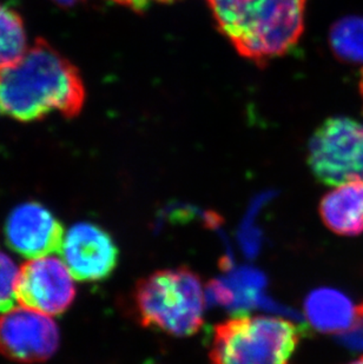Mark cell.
<instances>
[{
	"label": "cell",
	"instance_id": "1",
	"mask_svg": "<svg viewBox=\"0 0 363 364\" xmlns=\"http://www.w3.org/2000/svg\"><path fill=\"white\" fill-rule=\"evenodd\" d=\"M85 98L78 69L44 39L0 69V114L14 121L32 123L55 114L77 117Z\"/></svg>",
	"mask_w": 363,
	"mask_h": 364
},
{
	"label": "cell",
	"instance_id": "2",
	"mask_svg": "<svg viewBox=\"0 0 363 364\" xmlns=\"http://www.w3.org/2000/svg\"><path fill=\"white\" fill-rule=\"evenodd\" d=\"M307 0H210L217 26L240 55L263 63L290 51L305 28Z\"/></svg>",
	"mask_w": 363,
	"mask_h": 364
},
{
	"label": "cell",
	"instance_id": "3",
	"mask_svg": "<svg viewBox=\"0 0 363 364\" xmlns=\"http://www.w3.org/2000/svg\"><path fill=\"white\" fill-rule=\"evenodd\" d=\"M138 322L170 336L199 333L204 321L202 281L186 267L158 270L140 279L134 291Z\"/></svg>",
	"mask_w": 363,
	"mask_h": 364
},
{
	"label": "cell",
	"instance_id": "4",
	"mask_svg": "<svg viewBox=\"0 0 363 364\" xmlns=\"http://www.w3.org/2000/svg\"><path fill=\"white\" fill-rule=\"evenodd\" d=\"M303 337L291 321L238 315L217 324L210 344L211 364H289Z\"/></svg>",
	"mask_w": 363,
	"mask_h": 364
},
{
	"label": "cell",
	"instance_id": "5",
	"mask_svg": "<svg viewBox=\"0 0 363 364\" xmlns=\"http://www.w3.org/2000/svg\"><path fill=\"white\" fill-rule=\"evenodd\" d=\"M308 164L326 186L363 181V123L349 117L327 119L310 138Z\"/></svg>",
	"mask_w": 363,
	"mask_h": 364
},
{
	"label": "cell",
	"instance_id": "6",
	"mask_svg": "<svg viewBox=\"0 0 363 364\" xmlns=\"http://www.w3.org/2000/svg\"><path fill=\"white\" fill-rule=\"evenodd\" d=\"M73 276L63 259L53 256L32 258L18 272L14 295L21 306L48 316L68 310L75 297Z\"/></svg>",
	"mask_w": 363,
	"mask_h": 364
},
{
	"label": "cell",
	"instance_id": "7",
	"mask_svg": "<svg viewBox=\"0 0 363 364\" xmlns=\"http://www.w3.org/2000/svg\"><path fill=\"white\" fill-rule=\"evenodd\" d=\"M58 347V326L48 315L21 306L0 315V353L11 361L41 363Z\"/></svg>",
	"mask_w": 363,
	"mask_h": 364
},
{
	"label": "cell",
	"instance_id": "8",
	"mask_svg": "<svg viewBox=\"0 0 363 364\" xmlns=\"http://www.w3.org/2000/svg\"><path fill=\"white\" fill-rule=\"evenodd\" d=\"M62 259L80 282L107 279L116 269L120 251L111 235L93 223H77L65 234Z\"/></svg>",
	"mask_w": 363,
	"mask_h": 364
},
{
	"label": "cell",
	"instance_id": "9",
	"mask_svg": "<svg viewBox=\"0 0 363 364\" xmlns=\"http://www.w3.org/2000/svg\"><path fill=\"white\" fill-rule=\"evenodd\" d=\"M4 231L7 245L30 259L58 252L65 237L58 218L46 206L36 202L14 208Z\"/></svg>",
	"mask_w": 363,
	"mask_h": 364
},
{
	"label": "cell",
	"instance_id": "10",
	"mask_svg": "<svg viewBox=\"0 0 363 364\" xmlns=\"http://www.w3.org/2000/svg\"><path fill=\"white\" fill-rule=\"evenodd\" d=\"M320 216L329 230L340 236L363 232V181L336 186L325 195L319 206Z\"/></svg>",
	"mask_w": 363,
	"mask_h": 364
},
{
	"label": "cell",
	"instance_id": "11",
	"mask_svg": "<svg viewBox=\"0 0 363 364\" xmlns=\"http://www.w3.org/2000/svg\"><path fill=\"white\" fill-rule=\"evenodd\" d=\"M305 316L322 333H344L357 318V306L348 296L332 288L316 289L305 299Z\"/></svg>",
	"mask_w": 363,
	"mask_h": 364
},
{
	"label": "cell",
	"instance_id": "12",
	"mask_svg": "<svg viewBox=\"0 0 363 364\" xmlns=\"http://www.w3.org/2000/svg\"><path fill=\"white\" fill-rule=\"evenodd\" d=\"M28 48V33L21 14L0 4V69L18 62Z\"/></svg>",
	"mask_w": 363,
	"mask_h": 364
},
{
	"label": "cell",
	"instance_id": "13",
	"mask_svg": "<svg viewBox=\"0 0 363 364\" xmlns=\"http://www.w3.org/2000/svg\"><path fill=\"white\" fill-rule=\"evenodd\" d=\"M329 41L337 58L363 66V17H346L336 21Z\"/></svg>",
	"mask_w": 363,
	"mask_h": 364
},
{
	"label": "cell",
	"instance_id": "14",
	"mask_svg": "<svg viewBox=\"0 0 363 364\" xmlns=\"http://www.w3.org/2000/svg\"><path fill=\"white\" fill-rule=\"evenodd\" d=\"M17 267L12 258L0 249V313L14 308L16 295L14 285L18 275Z\"/></svg>",
	"mask_w": 363,
	"mask_h": 364
},
{
	"label": "cell",
	"instance_id": "15",
	"mask_svg": "<svg viewBox=\"0 0 363 364\" xmlns=\"http://www.w3.org/2000/svg\"><path fill=\"white\" fill-rule=\"evenodd\" d=\"M113 3L120 4L122 6L129 7L131 10L136 12L147 10L154 4H168L172 3L174 0H111Z\"/></svg>",
	"mask_w": 363,
	"mask_h": 364
},
{
	"label": "cell",
	"instance_id": "16",
	"mask_svg": "<svg viewBox=\"0 0 363 364\" xmlns=\"http://www.w3.org/2000/svg\"><path fill=\"white\" fill-rule=\"evenodd\" d=\"M52 1H55L59 6L73 7L75 6L77 4L82 3L84 0H52Z\"/></svg>",
	"mask_w": 363,
	"mask_h": 364
},
{
	"label": "cell",
	"instance_id": "17",
	"mask_svg": "<svg viewBox=\"0 0 363 364\" xmlns=\"http://www.w3.org/2000/svg\"><path fill=\"white\" fill-rule=\"evenodd\" d=\"M348 364H363V356L362 358H357V360H355V361L350 362V363Z\"/></svg>",
	"mask_w": 363,
	"mask_h": 364
},
{
	"label": "cell",
	"instance_id": "18",
	"mask_svg": "<svg viewBox=\"0 0 363 364\" xmlns=\"http://www.w3.org/2000/svg\"><path fill=\"white\" fill-rule=\"evenodd\" d=\"M357 313L363 314V302L361 303L360 306H357Z\"/></svg>",
	"mask_w": 363,
	"mask_h": 364
}]
</instances>
